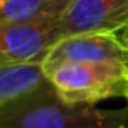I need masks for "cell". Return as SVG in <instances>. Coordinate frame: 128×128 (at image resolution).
<instances>
[{"label":"cell","instance_id":"obj_1","mask_svg":"<svg viewBox=\"0 0 128 128\" xmlns=\"http://www.w3.org/2000/svg\"><path fill=\"white\" fill-rule=\"evenodd\" d=\"M128 110L72 104L46 80L0 110V128H125Z\"/></svg>","mask_w":128,"mask_h":128},{"label":"cell","instance_id":"obj_2","mask_svg":"<svg viewBox=\"0 0 128 128\" xmlns=\"http://www.w3.org/2000/svg\"><path fill=\"white\" fill-rule=\"evenodd\" d=\"M47 80L58 94L72 104H96L110 97H126L128 65L118 60L91 63H65Z\"/></svg>","mask_w":128,"mask_h":128},{"label":"cell","instance_id":"obj_3","mask_svg":"<svg viewBox=\"0 0 128 128\" xmlns=\"http://www.w3.org/2000/svg\"><path fill=\"white\" fill-rule=\"evenodd\" d=\"M57 21L0 23V66L44 63L62 39Z\"/></svg>","mask_w":128,"mask_h":128},{"label":"cell","instance_id":"obj_4","mask_svg":"<svg viewBox=\"0 0 128 128\" xmlns=\"http://www.w3.org/2000/svg\"><path fill=\"white\" fill-rule=\"evenodd\" d=\"M128 28V0H72L57 21L60 38L118 34Z\"/></svg>","mask_w":128,"mask_h":128},{"label":"cell","instance_id":"obj_5","mask_svg":"<svg viewBox=\"0 0 128 128\" xmlns=\"http://www.w3.org/2000/svg\"><path fill=\"white\" fill-rule=\"evenodd\" d=\"M118 60L128 65V47L118 34H76L60 39L44 60L46 75L65 63Z\"/></svg>","mask_w":128,"mask_h":128},{"label":"cell","instance_id":"obj_6","mask_svg":"<svg viewBox=\"0 0 128 128\" xmlns=\"http://www.w3.org/2000/svg\"><path fill=\"white\" fill-rule=\"evenodd\" d=\"M72 0H2L0 23H36L58 20Z\"/></svg>","mask_w":128,"mask_h":128},{"label":"cell","instance_id":"obj_7","mask_svg":"<svg viewBox=\"0 0 128 128\" xmlns=\"http://www.w3.org/2000/svg\"><path fill=\"white\" fill-rule=\"evenodd\" d=\"M46 80L42 63L0 66V110Z\"/></svg>","mask_w":128,"mask_h":128},{"label":"cell","instance_id":"obj_8","mask_svg":"<svg viewBox=\"0 0 128 128\" xmlns=\"http://www.w3.org/2000/svg\"><path fill=\"white\" fill-rule=\"evenodd\" d=\"M122 38H128V28H126V29H125V31H123V32H122Z\"/></svg>","mask_w":128,"mask_h":128},{"label":"cell","instance_id":"obj_9","mask_svg":"<svg viewBox=\"0 0 128 128\" xmlns=\"http://www.w3.org/2000/svg\"><path fill=\"white\" fill-rule=\"evenodd\" d=\"M123 41H125V44H126V47H128V38H123Z\"/></svg>","mask_w":128,"mask_h":128},{"label":"cell","instance_id":"obj_10","mask_svg":"<svg viewBox=\"0 0 128 128\" xmlns=\"http://www.w3.org/2000/svg\"><path fill=\"white\" fill-rule=\"evenodd\" d=\"M125 99H126V110H128V94H126V97H125Z\"/></svg>","mask_w":128,"mask_h":128},{"label":"cell","instance_id":"obj_11","mask_svg":"<svg viewBox=\"0 0 128 128\" xmlns=\"http://www.w3.org/2000/svg\"><path fill=\"white\" fill-rule=\"evenodd\" d=\"M0 2H2V0H0Z\"/></svg>","mask_w":128,"mask_h":128}]
</instances>
